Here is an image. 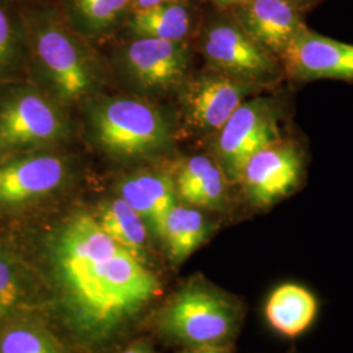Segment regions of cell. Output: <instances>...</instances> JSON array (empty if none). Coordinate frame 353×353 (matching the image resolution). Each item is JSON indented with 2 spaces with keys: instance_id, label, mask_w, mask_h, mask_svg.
Masks as SVG:
<instances>
[{
  "instance_id": "obj_1",
  "label": "cell",
  "mask_w": 353,
  "mask_h": 353,
  "mask_svg": "<svg viewBox=\"0 0 353 353\" xmlns=\"http://www.w3.org/2000/svg\"><path fill=\"white\" fill-rule=\"evenodd\" d=\"M51 262L68 323L89 341L112 338L161 290L141 259L89 214H76L64 224L52 243Z\"/></svg>"
},
{
  "instance_id": "obj_2",
  "label": "cell",
  "mask_w": 353,
  "mask_h": 353,
  "mask_svg": "<svg viewBox=\"0 0 353 353\" xmlns=\"http://www.w3.org/2000/svg\"><path fill=\"white\" fill-rule=\"evenodd\" d=\"M242 316L237 299L205 280L195 279L165 303L160 325L168 336L191 350H228L240 331Z\"/></svg>"
},
{
  "instance_id": "obj_3",
  "label": "cell",
  "mask_w": 353,
  "mask_h": 353,
  "mask_svg": "<svg viewBox=\"0 0 353 353\" xmlns=\"http://www.w3.org/2000/svg\"><path fill=\"white\" fill-rule=\"evenodd\" d=\"M93 134L105 151L118 157H141L163 150L169 128L157 109L134 99H112L92 114Z\"/></svg>"
},
{
  "instance_id": "obj_4",
  "label": "cell",
  "mask_w": 353,
  "mask_h": 353,
  "mask_svg": "<svg viewBox=\"0 0 353 353\" xmlns=\"http://www.w3.org/2000/svg\"><path fill=\"white\" fill-rule=\"evenodd\" d=\"M32 48L54 93L64 102H77L94 88L96 71L76 38L54 20L37 21Z\"/></svg>"
},
{
  "instance_id": "obj_5",
  "label": "cell",
  "mask_w": 353,
  "mask_h": 353,
  "mask_svg": "<svg viewBox=\"0 0 353 353\" xmlns=\"http://www.w3.org/2000/svg\"><path fill=\"white\" fill-rule=\"evenodd\" d=\"M281 108L270 97L243 101L217 132V164L228 181L239 183L242 168L256 152L283 139Z\"/></svg>"
},
{
  "instance_id": "obj_6",
  "label": "cell",
  "mask_w": 353,
  "mask_h": 353,
  "mask_svg": "<svg viewBox=\"0 0 353 353\" xmlns=\"http://www.w3.org/2000/svg\"><path fill=\"white\" fill-rule=\"evenodd\" d=\"M67 134L61 109L32 89H16L0 100V148L48 145Z\"/></svg>"
},
{
  "instance_id": "obj_7",
  "label": "cell",
  "mask_w": 353,
  "mask_h": 353,
  "mask_svg": "<svg viewBox=\"0 0 353 353\" xmlns=\"http://www.w3.org/2000/svg\"><path fill=\"white\" fill-rule=\"evenodd\" d=\"M203 52L216 71L259 87L276 81L283 72L278 58L259 46L241 26L217 24L208 29Z\"/></svg>"
},
{
  "instance_id": "obj_8",
  "label": "cell",
  "mask_w": 353,
  "mask_h": 353,
  "mask_svg": "<svg viewBox=\"0 0 353 353\" xmlns=\"http://www.w3.org/2000/svg\"><path fill=\"white\" fill-rule=\"evenodd\" d=\"M303 153L290 140L256 152L242 168L239 183L254 207L265 210L293 194L301 183Z\"/></svg>"
},
{
  "instance_id": "obj_9",
  "label": "cell",
  "mask_w": 353,
  "mask_h": 353,
  "mask_svg": "<svg viewBox=\"0 0 353 353\" xmlns=\"http://www.w3.org/2000/svg\"><path fill=\"white\" fill-rule=\"evenodd\" d=\"M283 71L301 80H352L353 45L303 28L280 57Z\"/></svg>"
},
{
  "instance_id": "obj_10",
  "label": "cell",
  "mask_w": 353,
  "mask_h": 353,
  "mask_svg": "<svg viewBox=\"0 0 353 353\" xmlns=\"http://www.w3.org/2000/svg\"><path fill=\"white\" fill-rule=\"evenodd\" d=\"M259 85L214 72L191 81L185 92V112L191 126L219 131L229 117Z\"/></svg>"
},
{
  "instance_id": "obj_11",
  "label": "cell",
  "mask_w": 353,
  "mask_h": 353,
  "mask_svg": "<svg viewBox=\"0 0 353 353\" xmlns=\"http://www.w3.org/2000/svg\"><path fill=\"white\" fill-rule=\"evenodd\" d=\"M241 26L279 61L293 38L306 28L294 0H246L242 4Z\"/></svg>"
},
{
  "instance_id": "obj_12",
  "label": "cell",
  "mask_w": 353,
  "mask_h": 353,
  "mask_svg": "<svg viewBox=\"0 0 353 353\" xmlns=\"http://www.w3.org/2000/svg\"><path fill=\"white\" fill-rule=\"evenodd\" d=\"M189 62L183 41L141 37L128 45L130 72L147 88H169L182 80Z\"/></svg>"
},
{
  "instance_id": "obj_13",
  "label": "cell",
  "mask_w": 353,
  "mask_h": 353,
  "mask_svg": "<svg viewBox=\"0 0 353 353\" xmlns=\"http://www.w3.org/2000/svg\"><path fill=\"white\" fill-rule=\"evenodd\" d=\"M65 174L55 156H33L0 168V201L20 203L57 189Z\"/></svg>"
},
{
  "instance_id": "obj_14",
  "label": "cell",
  "mask_w": 353,
  "mask_h": 353,
  "mask_svg": "<svg viewBox=\"0 0 353 353\" xmlns=\"http://www.w3.org/2000/svg\"><path fill=\"white\" fill-rule=\"evenodd\" d=\"M318 300L314 293L297 283H283L272 290L265 305V316L274 331L297 338L314 323Z\"/></svg>"
},
{
  "instance_id": "obj_15",
  "label": "cell",
  "mask_w": 353,
  "mask_h": 353,
  "mask_svg": "<svg viewBox=\"0 0 353 353\" xmlns=\"http://www.w3.org/2000/svg\"><path fill=\"white\" fill-rule=\"evenodd\" d=\"M227 185L220 165L207 156L190 159L176 174V194L196 208L220 210L227 198Z\"/></svg>"
},
{
  "instance_id": "obj_16",
  "label": "cell",
  "mask_w": 353,
  "mask_h": 353,
  "mask_svg": "<svg viewBox=\"0 0 353 353\" xmlns=\"http://www.w3.org/2000/svg\"><path fill=\"white\" fill-rule=\"evenodd\" d=\"M212 224L201 208L174 205L165 219L161 237L173 263H182L210 237Z\"/></svg>"
},
{
  "instance_id": "obj_17",
  "label": "cell",
  "mask_w": 353,
  "mask_h": 353,
  "mask_svg": "<svg viewBox=\"0 0 353 353\" xmlns=\"http://www.w3.org/2000/svg\"><path fill=\"white\" fill-rule=\"evenodd\" d=\"M190 13L185 4L170 1L151 8L135 11L130 26L144 38L183 41L189 33Z\"/></svg>"
},
{
  "instance_id": "obj_18",
  "label": "cell",
  "mask_w": 353,
  "mask_h": 353,
  "mask_svg": "<svg viewBox=\"0 0 353 353\" xmlns=\"http://www.w3.org/2000/svg\"><path fill=\"white\" fill-rule=\"evenodd\" d=\"M96 220L112 240L141 259L147 243V224L122 198L105 204Z\"/></svg>"
},
{
  "instance_id": "obj_19",
  "label": "cell",
  "mask_w": 353,
  "mask_h": 353,
  "mask_svg": "<svg viewBox=\"0 0 353 353\" xmlns=\"http://www.w3.org/2000/svg\"><path fill=\"white\" fill-rule=\"evenodd\" d=\"M131 0H72L79 23L88 30L100 32L113 26Z\"/></svg>"
},
{
  "instance_id": "obj_20",
  "label": "cell",
  "mask_w": 353,
  "mask_h": 353,
  "mask_svg": "<svg viewBox=\"0 0 353 353\" xmlns=\"http://www.w3.org/2000/svg\"><path fill=\"white\" fill-rule=\"evenodd\" d=\"M0 353H59L50 338L32 326H11L0 332Z\"/></svg>"
},
{
  "instance_id": "obj_21",
  "label": "cell",
  "mask_w": 353,
  "mask_h": 353,
  "mask_svg": "<svg viewBox=\"0 0 353 353\" xmlns=\"http://www.w3.org/2000/svg\"><path fill=\"white\" fill-rule=\"evenodd\" d=\"M134 178L153 203L163 234L165 219L172 208L176 205V183L170 179V176H165L163 173H141L134 176Z\"/></svg>"
},
{
  "instance_id": "obj_22",
  "label": "cell",
  "mask_w": 353,
  "mask_h": 353,
  "mask_svg": "<svg viewBox=\"0 0 353 353\" xmlns=\"http://www.w3.org/2000/svg\"><path fill=\"white\" fill-rule=\"evenodd\" d=\"M121 198L143 217L145 224L150 225L156 234L161 236V225L156 208L134 176L127 178L126 181L122 182Z\"/></svg>"
},
{
  "instance_id": "obj_23",
  "label": "cell",
  "mask_w": 353,
  "mask_h": 353,
  "mask_svg": "<svg viewBox=\"0 0 353 353\" xmlns=\"http://www.w3.org/2000/svg\"><path fill=\"white\" fill-rule=\"evenodd\" d=\"M20 299V290L10 263L0 255V316L10 313Z\"/></svg>"
},
{
  "instance_id": "obj_24",
  "label": "cell",
  "mask_w": 353,
  "mask_h": 353,
  "mask_svg": "<svg viewBox=\"0 0 353 353\" xmlns=\"http://www.w3.org/2000/svg\"><path fill=\"white\" fill-rule=\"evenodd\" d=\"M12 50V24L7 12L0 8V65L10 59Z\"/></svg>"
},
{
  "instance_id": "obj_25",
  "label": "cell",
  "mask_w": 353,
  "mask_h": 353,
  "mask_svg": "<svg viewBox=\"0 0 353 353\" xmlns=\"http://www.w3.org/2000/svg\"><path fill=\"white\" fill-rule=\"evenodd\" d=\"M134 3V7L137 11L140 10H145V8H151L159 4H165V3H170V1H176V0H131Z\"/></svg>"
},
{
  "instance_id": "obj_26",
  "label": "cell",
  "mask_w": 353,
  "mask_h": 353,
  "mask_svg": "<svg viewBox=\"0 0 353 353\" xmlns=\"http://www.w3.org/2000/svg\"><path fill=\"white\" fill-rule=\"evenodd\" d=\"M185 353H229L228 350H223V348H194L189 352Z\"/></svg>"
},
{
  "instance_id": "obj_27",
  "label": "cell",
  "mask_w": 353,
  "mask_h": 353,
  "mask_svg": "<svg viewBox=\"0 0 353 353\" xmlns=\"http://www.w3.org/2000/svg\"><path fill=\"white\" fill-rule=\"evenodd\" d=\"M212 1L219 6L229 7V6H242L246 0H212Z\"/></svg>"
},
{
  "instance_id": "obj_28",
  "label": "cell",
  "mask_w": 353,
  "mask_h": 353,
  "mask_svg": "<svg viewBox=\"0 0 353 353\" xmlns=\"http://www.w3.org/2000/svg\"><path fill=\"white\" fill-rule=\"evenodd\" d=\"M121 353H152V351L144 345H135V347H131V348H128L126 351Z\"/></svg>"
},
{
  "instance_id": "obj_29",
  "label": "cell",
  "mask_w": 353,
  "mask_h": 353,
  "mask_svg": "<svg viewBox=\"0 0 353 353\" xmlns=\"http://www.w3.org/2000/svg\"><path fill=\"white\" fill-rule=\"evenodd\" d=\"M194 157H196V156H194ZM190 159H192V157H190ZM186 161H188V160H186ZM186 161H185V163H186ZM185 163H183V164H185ZM183 164H182V166H183ZM182 166H181V168H182ZM181 168H179V170H181ZM179 170H178V173H179Z\"/></svg>"
},
{
  "instance_id": "obj_30",
  "label": "cell",
  "mask_w": 353,
  "mask_h": 353,
  "mask_svg": "<svg viewBox=\"0 0 353 353\" xmlns=\"http://www.w3.org/2000/svg\"><path fill=\"white\" fill-rule=\"evenodd\" d=\"M294 1H296V3H297V1H306V0H294Z\"/></svg>"
},
{
  "instance_id": "obj_31",
  "label": "cell",
  "mask_w": 353,
  "mask_h": 353,
  "mask_svg": "<svg viewBox=\"0 0 353 353\" xmlns=\"http://www.w3.org/2000/svg\"><path fill=\"white\" fill-rule=\"evenodd\" d=\"M288 353H296V352H288Z\"/></svg>"
}]
</instances>
